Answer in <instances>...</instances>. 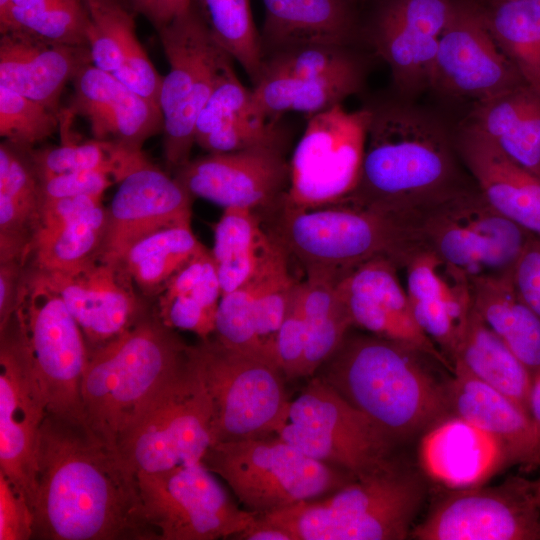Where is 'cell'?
<instances>
[{"mask_svg":"<svg viewBox=\"0 0 540 540\" xmlns=\"http://www.w3.org/2000/svg\"><path fill=\"white\" fill-rule=\"evenodd\" d=\"M91 62L160 107L163 78L140 44L131 15L116 0H85Z\"/></svg>","mask_w":540,"mask_h":540,"instance_id":"29","label":"cell"},{"mask_svg":"<svg viewBox=\"0 0 540 540\" xmlns=\"http://www.w3.org/2000/svg\"><path fill=\"white\" fill-rule=\"evenodd\" d=\"M488 1L491 2V1H494V0H488Z\"/></svg>","mask_w":540,"mask_h":540,"instance_id":"61","label":"cell"},{"mask_svg":"<svg viewBox=\"0 0 540 540\" xmlns=\"http://www.w3.org/2000/svg\"><path fill=\"white\" fill-rule=\"evenodd\" d=\"M459 157L485 200L540 237V177L509 158L469 121L455 132Z\"/></svg>","mask_w":540,"mask_h":540,"instance_id":"25","label":"cell"},{"mask_svg":"<svg viewBox=\"0 0 540 540\" xmlns=\"http://www.w3.org/2000/svg\"><path fill=\"white\" fill-rule=\"evenodd\" d=\"M454 4L455 0H391L379 13L372 44L403 95L430 89L439 40Z\"/></svg>","mask_w":540,"mask_h":540,"instance_id":"21","label":"cell"},{"mask_svg":"<svg viewBox=\"0 0 540 540\" xmlns=\"http://www.w3.org/2000/svg\"><path fill=\"white\" fill-rule=\"evenodd\" d=\"M188 360L209 398L212 445L274 434L289 400L275 362L211 337L189 345Z\"/></svg>","mask_w":540,"mask_h":540,"instance_id":"8","label":"cell"},{"mask_svg":"<svg viewBox=\"0 0 540 540\" xmlns=\"http://www.w3.org/2000/svg\"><path fill=\"white\" fill-rule=\"evenodd\" d=\"M69 115L90 124L95 139L111 141L132 150L163 128L160 107L134 93L93 64H85L73 78Z\"/></svg>","mask_w":540,"mask_h":540,"instance_id":"26","label":"cell"},{"mask_svg":"<svg viewBox=\"0 0 540 540\" xmlns=\"http://www.w3.org/2000/svg\"><path fill=\"white\" fill-rule=\"evenodd\" d=\"M199 10L216 42L256 84L264 53L249 0H198Z\"/></svg>","mask_w":540,"mask_h":540,"instance_id":"45","label":"cell"},{"mask_svg":"<svg viewBox=\"0 0 540 540\" xmlns=\"http://www.w3.org/2000/svg\"><path fill=\"white\" fill-rule=\"evenodd\" d=\"M523 84L490 31L483 9L455 2L439 40L430 89L477 103Z\"/></svg>","mask_w":540,"mask_h":540,"instance_id":"18","label":"cell"},{"mask_svg":"<svg viewBox=\"0 0 540 540\" xmlns=\"http://www.w3.org/2000/svg\"><path fill=\"white\" fill-rule=\"evenodd\" d=\"M33 524L28 498L0 472V540L32 539Z\"/></svg>","mask_w":540,"mask_h":540,"instance_id":"52","label":"cell"},{"mask_svg":"<svg viewBox=\"0 0 540 540\" xmlns=\"http://www.w3.org/2000/svg\"><path fill=\"white\" fill-rule=\"evenodd\" d=\"M419 461L429 478L451 490L481 486L512 464L499 438L454 414L427 429Z\"/></svg>","mask_w":540,"mask_h":540,"instance_id":"27","label":"cell"},{"mask_svg":"<svg viewBox=\"0 0 540 540\" xmlns=\"http://www.w3.org/2000/svg\"><path fill=\"white\" fill-rule=\"evenodd\" d=\"M91 62L88 47L48 43L8 32L0 38V86L58 112L69 80Z\"/></svg>","mask_w":540,"mask_h":540,"instance_id":"28","label":"cell"},{"mask_svg":"<svg viewBox=\"0 0 540 540\" xmlns=\"http://www.w3.org/2000/svg\"><path fill=\"white\" fill-rule=\"evenodd\" d=\"M423 490L396 462L324 497L259 516L286 540H402L411 534Z\"/></svg>","mask_w":540,"mask_h":540,"instance_id":"6","label":"cell"},{"mask_svg":"<svg viewBox=\"0 0 540 540\" xmlns=\"http://www.w3.org/2000/svg\"><path fill=\"white\" fill-rule=\"evenodd\" d=\"M137 475L144 513L158 540L234 539L257 518L228 496L202 462Z\"/></svg>","mask_w":540,"mask_h":540,"instance_id":"15","label":"cell"},{"mask_svg":"<svg viewBox=\"0 0 540 540\" xmlns=\"http://www.w3.org/2000/svg\"><path fill=\"white\" fill-rule=\"evenodd\" d=\"M194 0H162L156 28L166 24L175 16L187 11Z\"/></svg>","mask_w":540,"mask_h":540,"instance_id":"57","label":"cell"},{"mask_svg":"<svg viewBox=\"0 0 540 540\" xmlns=\"http://www.w3.org/2000/svg\"><path fill=\"white\" fill-rule=\"evenodd\" d=\"M429 359L402 342L348 333L315 375L398 442L450 411L447 382L435 376Z\"/></svg>","mask_w":540,"mask_h":540,"instance_id":"3","label":"cell"},{"mask_svg":"<svg viewBox=\"0 0 540 540\" xmlns=\"http://www.w3.org/2000/svg\"><path fill=\"white\" fill-rule=\"evenodd\" d=\"M33 270L61 296L88 350L120 335L144 314L133 281L120 265L94 258L68 272Z\"/></svg>","mask_w":540,"mask_h":540,"instance_id":"22","label":"cell"},{"mask_svg":"<svg viewBox=\"0 0 540 540\" xmlns=\"http://www.w3.org/2000/svg\"><path fill=\"white\" fill-rule=\"evenodd\" d=\"M527 408L537 436L540 461V370L533 374Z\"/></svg>","mask_w":540,"mask_h":540,"instance_id":"56","label":"cell"},{"mask_svg":"<svg viewBox=\"0 0 540 540\" xmlns=\"http://www.w3.org/2000/svg\"><path fill=\"white\" fill-rule=\"evenodd\" d=\"M221 297L216 264L206 248L166 282L160 291L157 314L167 327L190 331L206 340L215 332Z\"/></svg>","mask_w":540,"mask_h":540,"instance_id":"35","label":"cell"},{"mask_svg":"<svg viewBox=\"0 0 540 540\" xmlns=\"http://www.w3.org/2000/svg\"><path fill=\"white\" fill-rule=\"evenodd\" d=\"M265 56L305 44L349 46L355 19L349 0H263Z\"/></svg>","mask_w":540,"mask_h":540,"instance_id":"32","label":"cell"},{"mask_svg":"<svg viewBox=\"0 0 540 540\" xmlns=\"http://www.w3.org/2000/svg\"><path fill=\"white\" fill-rule=\"evenodd\" d=\"M205 249L191 225L173 226L134 244L120 266L145 292H160L181 267Z\"/></svg>","mask_w":540,"mask_h":540,"instance_id":"41","label":"cell"},{"mask_svg":"<svg viewBox=\"0 0 540 540\" xmlns=\"http://www.w3.org/2000/svg\"><path fill=\"white\" fill-rule=\"evenodd\" d=\"M13 0H0V19L5 17L12 6Z\"/></svg>","mask_w":540,"mask_h":540,"instance_id":"59","label":"cell"},{"mask_svg":"<svg viewBox=\"0 0 540 540\" xmlns=\"http://www.w3.org/2000/svg\"><path fill=\"white\" fill-rule=\"evenodd\" d=\"M514 284L532 310L540 317V237H534L512 270Z\"/></svg>","mask_w":540,"mask_h":540,"instance_id":"54","label":"cell"},{"mask_svg":"<svg viewBox=\"0 0 540 540\" xmlns=\"http://www.w3.org/2000/svg\"><path fill=\"white\" fill-rule=\"evenodd\" d=\"M85 0H13L0 19L2 33H23L39 40L87 47Z\"/></svg>","mask_w":540,"mask_h":540,"instance_id":"42","label":"cell"},{"mask_svg":"<svg viewBox=\"0 0 540 540\" xmlns=\"http://www.w3.org/2000/svg\"><path fill=\"white\" fill-rule=\"evenodd\" d=\"M36 463L32 539L158 540L137 473L84 421L47 413Z\"/></svg>","mask_w":540,"mask_h":540,"instance_id":"1","label":"cell"},{"mask_svg":"<svg viewBox=\"0 0 540 540\" xmlns=\"http://www.w3.org/2000/svg\"><path fill=\"white\" fill-rule=\"evenodd\" d=\"M413 226L425 250L470 277L513 269L535 237L472 187L421 212Z\"/></svg>","mask_w":540,"mask_h":540,"instance_id":"12","label":"cell"},{"mask_svg":"<svg viewBox=\"0 0 540 540\" xmlns=\"http://www.w3.org/2000/svg\"><path fill=\"white\" fill-rule=\"evenodd\" d=\"M287 257L288 252L276 241L263 265L255 302L257 334L263 352L276 364V336L298 284L290 274Z\"/></svg>","mask_w":540,"mask_h":540,"instance_id":"46","label":"cell"},{"mask_svg":"<svg viewBox=\"0 0 540 540\" xmlns=\"http://www.w3.org/2000/svg\"><path fill=\"white\" fill-rule=\"evenodd\" d=\"M289 164L280 145L209 153L189 160L175 178L193 196L226 207L277 206L289 185Z\"/></svg>","mask_w":540,"mask_h":540,"instance_id":"20","label":"cell"},{"mask_svg":"<svg viewBox=\"0 0 540 540\" xmlns=\"http://www.w3.org/2000/svg\"><path fill=\"white\" fill-rule=\"evenodd\" d=\"M188 347L158 314L88 350L81 396L84 422L118 446L154 396L187 366Z\"/></svg>","mask_w":540,"mask_h":540,"instance_id":"4","label":"cell"},{"mask_svg":"<svg viewBox=\"0 0 540 540\" xmlns=\"http://www.w3.org/2000/svg\"><path fill=\"white\" fill-rule=\"evenodd\" d=\"M467 121L509 158L540 177V94L523 84L475 103Z\"/></svg>","mask_w":540,"mask_h":540,"instance_id":"34","label":"cell"},{"mask_svg":"<svg viewBox=\"0 0 540 540\" xmlns=\"http://www.w3.org/2000/svg\"><path fill=\"white\" fill-rule=\"evenodd\" d=\"M371 112L360 180L342 202L413 223L421 212L474 185L455 133L436 116L399 102Z\"/></svg>","mask_w":540,"mask_h":540,"instance_id":"2","label":"cell"},{"mask_svg":"<svg viewBox=\"0 0 540 540\" xmlns=\"http://www.w3.org/2000/svg\"><path fill=\"white\" fill-rule=\"evenodd\" d=\"M212 445L211 407L189 360L148 403L118 448L137 473L201 463Z\"/></svg>","mask_w":540,"mask_h":540,"instance_id":"14","label":"cell"},{"mask_svg":"<svg viewBox=\"0 0 540 540\" xmlns=\"http://www.w3.org/2000/svg\"><path fill=\"white\" fill-rule=\"evenodd\" d=\"M452 374L447 381L452 414L499 438L508 450L511 463L526 467L540 464L537 436L528 411L458 364H453Z\"/></svg>","mask_w":540,"mask_h":540,"instance_id":"31","label":"cell"},{"mask_svg":"<svg viewBox=\"0 0 540 540\" xmlns=\"http://www.w3.org/2000/svg\"><path fill=\"white\" fill-rule=\"evenodd\" d=\"M341 277L308 274L300 283L306 325L302 378L312 377L340 346L353 326L337 283Z\"/></svg>","mask_w":540,"mask_h":540,"instance_id":"39","label":"cell"},{"mask_svg":"<svg viewBox=\"0 0 540 540\" xmlns=\"http://www.w3.org/2000/svg\"><path fill=\"white\" fill-rule=\"evenodd\" d=\"M305 347L306 325L298 283L275 340V360L286 380L302 378Z\"/></svg>","mask_w":540,"mask_h":540,"instance_id":"51","label":"cell"},{"mask_svg":"<svg viewBox=\"0 0 540 540\" xmlns=\"http://www.w3.org/2000/svg\"><path fill=\"white\" fill-rule=\"evenodd\" d=\"M115 178L102 170H87L51 176L40 180L43 199L77 196H99L115 183ZM117 183V182H116Z\"/></svg>","mask_w":540,"mask_h":540,"instance_id":"53","label":"cell"},{"mask_svg":"<svg viewBox=\"0 0 540 540\" xmlns=\"http://www.w3.org/2000/svg\"><path fill=\"white\" fill-rule=\"evenodd\" d=\"M202 464L257 515L324 497L357 479L274 435L215 443Z\"/></svg>","mask_w":540,"mask_h":540,"instance_id":"7","label":"cell"},{"mask_svg":"<svg viewBox=\"0 0 540 540\" xmlns=\"http://www.w3.org/2000/svg\"><path fill=\"white\" fill-rule=\"evenodd\" d=\"M276 246L255 210L226 207L214 228V258L222 295L248 282Z\"/></svg>","mask_w":540,"mask_h":540,"instance_id":"38","label":"cell"},{"mask_svg":"<svg viewBox=\"0 0 540 540\" xmlns=\"http://www.w3.org/2000/svg\"><path fill=\"white\" fill-rule=\"evenodd\" d=\"M452 363L528 411L533 374L484 322L474 306Z\"/></svg>","mask_w":540,"mask_h":540,"instance_id":"37","label":"cell"},{"mask_svg":"<svg viewBox=\"0 0 540 540\" xmlns=\"http://www.w3.org/2000/svg\"><path fill=\"white\" fill-rule=\"evenodd\" d=\"M157 29L169 63L160 93L163 152L168 166L178 169L189 161L198 116L233 59L194 2Z\"/></svg>","mask_w":540,"mask_h":540,"instance_id":"10","label":"cell"},{"mask_svg":"<svg viewBox=\"0 0 540 540\" xmlns=\"http://www.w3.org/2000/svg\"><path fill=\"white\" fill-rule=\"evenodd\" d=\"M361 62L346 69L316 77L263 76L253 87L254 98L266 116L279 119L287 112L309 116L342 104L362 87Z\"/></svg>","mask_w":540,"mask_h":540,"instance_id":"36","label":"cell"},{"mask_svg":"<svg viewBox=\"0 0 540 540\" xmlns=\"http://www.w3.org/2000/svg\"><path fill=\"white\" fill-rule=\"evenodd\" d=\"M25 266L20 260L0 262V332L15 315Z\"/></svg>","mask_w":540,"mask_h":540,"instance_id":"55","label":"cell"},{"mask_svg":"<svg viewBox=\"0 0 540 540\" xmlns=\"http://www.w3.org/2000/svg\"><path fill=\"white\" fill-rule=\"evenodd\" d=\"M263 265L248 282L222 295L217 309L214 335L215 339L226 347L268 359L257 334L255 312Z\"/></svg>","mask_w":540,"mask_h":540,"instance_id":"47","label":"cell"},{"mask_svg":"<svg viewBox=\"0 0 540 540\" xmlns=\"http://www.w3.org/2000/svg\"><path fill=\"white\" fill-rule=\"evenodd\" d=\"M533 494L537 505L540 508V477L532 482Z\"/></svg>","mask_w":540,"mask_h":540,"instance_id":"60","label":"cell"},{"mask_svg":"<svg viewBox=\"0 0 540 540\" xmlns=\"http://www.w3.org/2000/svg\"><path fill=\"white\" fill-rule=\"evenodd\" d=\"M273 435L356 478L396 463L397 442L317 375L288 400Z\"/></svg>","mask_w":540,"mask_h":540,"instance_id":"9","label":"cell"},{"mask_svg":"<svg viewBox=\"0 0 540 540\" xmlns=\"http://www.w3.org/2000/svg\"><path fill=\"white\" fill-rule=\"evenodd\" d=\"M280 207L271 235L307 274L342 277L378 257L405 268L425 250L412 222L387 212L348 202L307 210L280 202Z\"/></svg>","mask_w":540,"mask_h":540,"instance_id":"5","label":"cell"},{"mask_svg":"<svg viewBox=\"0 0 540 540\" xmlns=\"http://www.w3.org/2000/svg\"><path fill=\"white\" fill-rule=\"evenodd\" d=\"M58 112L0 86V135L17 148H28L58 128Z\"/></svg>","mask_w":540,"mask_h":540,"instance_id":"49","label":"cell"},{"mask_svg":"<svg viewBox=\"0 0 540 540\" xmlns=\"http://www.w3.org/2000/svg\"><path fill=\"white\" fill-rule=\"evenodd\" d=\"M400 267L378 257L344 274L337 283L353 326L370 334L411 345L453 371L452 363L417 323L399 281Z\"/></svg>","mask_w":540,"mask_h":540,"instance_id":"23","label":"cell"},{"mask_svg":"<svg viewBox=\"0 0 540 540\" xmlns=\"http://www.w3.org/2000/svg\"><path fill=\"white\" fill-rule=\"evenodd\" d=\"M371 115V108L348 111L338 104L309 116L282 204L316 209L350 196L360 180Z\"/></svg>","mask_w":540,"mask_h":540,"instance_id":"13","label":"cell"},{"mask_svg":"<svg viewBox=\"0 0 540 540\" xmlns=\"http://www.w3.org/2000/svg\"><path fill=\"white\" fill-rule=\"evenodd\" d=\"M418 540H537L540 508L532 482L508 479L496 487L452 492L412 528Z\"/></svg>","mask_w":540,"mask_h":540,"instance_id":"17","label":"cell"},{"mask_svg":"<svg viewBox=\"0 0 540 540\" xmlns=\"http://www.w3.org/2000/svg\"><path fill=\"white\" fill-rule=\"evenodd\" d=\"M13 320L30 355L48 413L84 421L85 336L61 296L33 269L24 272Z\"/></svg>","mask_w":540,"mask_h":540,"instance_id":"11","label":"cell"},{"mask_svg":"<svg viewBox=\"0 0 540 540\" xmlns=\"http://www.w3.org/2000/svg\"><path fill=\"white\" fill-rule=\"evenodd\" d=\"M405 269L415 319L452 363L473 310L471 277L429 250L417 253Z\"/></svg>","mask_w":540,"mask_h":540,"instance_id":"24","label":"cell"},{"mask_svg":"<svg viewBox=\"0 0 540 540\" xmlns=\"http://www.w3.org/2000/svg\"><path fill=\"white\" fill-rule=\"evenodd\" d=\"M105 224L106 208L101 203L35 242L30 251L32 268L68 272L97 258Z\"/></svg>","mask_w":540,"mask_h":540,"instance_id":"44","label":"cell"},{"mask_svg":"<svg viewBox=\"0 0 540 540\" xmlns=\"http://www.w3.org/2000/svg\"><path fill=\"white\" fill-rule=\"evenodd\" d=\"M193 196L174 177L150 162L130 172L106 208L97 258L120 265L129 249L168 227L191 225Z\"/></svg>","mask_w":540,"mask_h":540,"instance_id":"19","label":"cell"},{"mask_svg":"<svg viewBox=\"0 0 540 540\" xmlns=\"http://www.w3.org/2000/svg\"><path fill=\"white\" fill-rule=\"evenodd\" d=\"M483 13L525 84L540 94V0H494Z\"/></svg>","mask_w":540,"mask_h":540,"instance_id":"40","label":"cell"},{"mask_svg":"<svg viewBox=\"0 0 540 540\" xmlns=\"http://www.w3.org/2000/svg\"><path fill=\"white\" fill-rule=\"evenodd\" d=\"M357 63L360 61L350 51L349 46L323 43L298 45L265 56L260 78L316 77L346 69Z\"/></svg>","mask_w":540,"mask_h":540,"instance_id":"48","label":"cell"},{"mask_svg":"<svg viewBox=\"0 0 540 540\" xmlns=\"http://www.w3.org/2000/svg\"><path fill=\"white\" fill-rule=\"evenodd\" d=\"M48 407L30 355L12 318L0 332V472L33 509L37 449Z\"/></svg>","mask_w":540,"mask_h":540,"instance_id":"16","label":"cell"},{"mask_svg":"<svg viewBox=\"0 0 540 540\" xmlns=\"http://www.w3.org/2000/svg\"><path fill=\"white\" fill-rule=\"evenodd\" d=\"M161 1L162 0H132L136 10L144 14L154 23V25H156L158 21Z\"/></svg>","mask_w":540,"mask_h":540,"instance_id":"58","label":"cell"},{"mask_svg":"<svg viewBox=\"0 0 540 540\" xmlns=\"http://www.w3.org/2000/svg\"><path fill=\"white\" fill-rule=\"evenodd\" d=\"M30 160L39 180L71 172L102 170L111 174L117 183L149 162L141 150L97 139L84 143L65 140L60 146L33 152Z\"/></svg>","mask_w":540,"mask_h":540,"instance_id":"43","label":"cell"},{"mask_svg":"<svg viewBox=\"0 0 540 540\" xmlns=\"http://www.w3.org/2000/svg\"><path fill=\"white\" fill-rule=\"evenodd\" d=\"M278 120L258 106L252 89L245 87L230 65L200 112L195 144L209 153H226L280 145Z\"/></svg>","mask_w":540,"mask_h":540,"instance_id":"30","label":"cell"},{"mask_svg":"<svg viewBox=\"0 0 540 540\" xmlns=\"http://www.w3.org/2000/svg\"><path fill=\"white\" fill-rule=\"evenodd\" d=\"M9 142L0 145V193L8 195L37 225L42 206L40 180L31 160Z\"/></svg>","mask_w":540,"mask_h":540,"instance_id":"50","label":"cell"},{"mask_svg":"<svg viewBox=\"0 0 540 540\" xmlns=\"http://www.w3.org/2000/svg\"><path fill=\"white\" fill-rule=\"evenodd\" d=\"M512 270L471 277L473 306L534 374L540 370V317L518 292Z\"/></svg>","mask_w":540,"mask_h":540,"instance_id":"33","label":"cell"}]
</instances>
